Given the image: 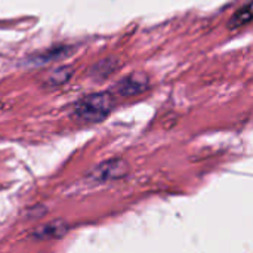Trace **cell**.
Segmentation results:
<instances>
[{"label":"cell","mask_w":253,"mask_h":253,"mask_svg":"<svg viewBox=\"0 0 253 253\" xmlns=\"http://www.w3.org/2000/svg\"><path fill=\"white\" fill-rule=\"evenodd\" d=\"M114 98L108 92H98L82 98L74 105V114L77 119L86 123L102 122L113 110Z\"/></svg>","instance_id":"1"},{"label":"cell","mask_w":253,"mask_h":253,"mask_svg":"<svg viewBox=\"0 0 253 253\" xmlns=\"http://www.w3.org/2000/svg\"><path fill=\"white\" fill-rule=\"evenodd\" d=\"M126 172H127V165L125 160L111 159L108 162L101 163L98 168H95L92 172V178L98 182H107V181H114V179L125 176Z\"/></svg>","instance_id":"2"},{"label":"cell","mask_w":253,"mask_h":253,"mask_svg":"<svg viewBox=\"0 0 253 253\" xmlns=\"http://www.w3.org/2000/svg\"><path fill=\"white\" fill-rule=\"evenodd\" d=\"M148 77L142 73H133L129 74L127 77L122 79L116 84V92L120 96H135L141 95L148 89Z\"/></svg>","instance_id":"3"},{"label":"cell","mask_w":253,"mask_h":253,"mask_svg":"<svg viewBox=\"0 0 253 253\" xmlns=\"http://www.w3.org/2000/svg\"><path fill=\"white\" fill-rule=\"evenodd\" d=\"M68 227L64 221H52L34 230L33 237L37 240H56L67 233Z\"/></svg>","instance_id":"4"},{"label":"cell","mask_w":253,"mask_h":253,"mask_svg":"<svg viewBox=\"0 0 253 253\" xmlns=\"http://www.w3.org/2000/svg\"><path fill=\"white\" fill-rule=\"evenodd\" d=\"M253 21V0L242 6L230 19V28H240L243 25H248Z\"/></svg>","instance_id":"5"},{"label":"cell","mask_w":253,"mask_h":253,"mask_svg":"<svg viewBox=\"0 0 253 253\" xmlns=\"http://www.w3.org/2000/svg\"><path fill=\"white\" fill-rule=\"evenodd\" d=\"M117 68V61L113 58L104 59L101 62H98L93 68H92V76L95 79H107L110 74H113Z\"/></svg>","instance_id":"6"},{"label":"cell","mask_w":253,"mask_h":253,"mask_svg":"<svg viewBox=\"0 0 253 253\" xmlns=\"http://www.w3.org/2000/svg\"><path fill=\"white\" fill-rule=\"evenodd\" d=\"M70 77H71V68H67V67L58 68L56 71H53V73L50 74L49 83H52V84H62V83H65Z\"/></svg>","instance_id":"7"}]
</instances>
